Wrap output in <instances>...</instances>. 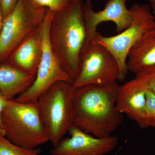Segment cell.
Instances as JSON below:
<instances>
[{"instance_id": "obj_1", "label": "cell", "mask_w": 155, "mask_h": 155, "mask_svg": "<svg viewBox=\"0 0 155 155\" xmlns=\"http://www.w3.org/2000/svg\"><path fill=\"white\" fill-rule=\"evenodd\" d=\"M119 86L116 81L75 89L72 125L98 138L111 136L123 120V114L115 109Z\"/></svg>"}, {"instance_id": "obj_2", "label": "cell", "mask_w": 155, "mask_h": 155, "mask_svg": "<svg viewBox=\"0 0 155 155\" xmlns=\"http://www.w3.org/2000/svg\"><path fill=\"white\" fill-rule=\"evenodd\" d=\"M83 6V0H73L66 8L54 14L50 27L51 48L73 82L80 72L86 38Z\"/></svg>"}, {"instance_id": "obj_3", "label": "cell", "mask_w": 155, "mask_h": 155, "mask_svg": "<svg viewBox=\"0 0 155 155\" xmlns=\"http://www.w3.org/2000/svg\"><path fill=\"white\" fill-rule=\"evenodd\" d=\"M1 117L5 137L14 144L33 149L49 141L37 102L9 101Z\"/></svg>"}, {"instance_id": "obj_4", "label": "cell", "mask_w": 155, "mask_h": 155, "mask_svg": "<svg viewBox=\"0 0 155 155\" xmlns=\"http://www.w3.org/2000/svg\"><path fill=\"white\" fill-rule=\"evenodd\" d=\"M75 90L72 83L58 81L37 101L42 121L54 146L72 126Z\"/></svg>"}, {"instance_id": "obj_5", "label": "cell", "mask_w": 155, "mask_h": 155, "mask_svg": "<svg viewBox=\"0 0 155 155\" xmlns=\"http://www.w3.org/2000/svg\"><path fill=\"white\" fill-rule=\"evenodd\" d=\"M128 10L132 19L128 28L113 36H103L97 31L92 42L102 46L114 56L119 66L120 81L127 76V56L130 48L147 31L155 29V16L149 5L135 3Z\"/></svg>"}, {"instance_id": "obj_6", "label": "cell", "mask_w": 155, "mask_h": 155, "mask_svg": "<svg viewBox=\"0 0 155 155\" xmlns=\"http://www.w3.org/2000/svg\"><path fill=\"white\" fill-rule=\"evenodd\" d=\"M49 9L32 0H19L3 19L0 35V64L6 63L13 51L26 37L42 25Z\"/></svg>"}, {"instance_id": "obj_7", "label": "cell", "mask_w": 155, "mask_h": 155, "mask_svg": "<svg viewBox=\"0 0 155 155\" xmlns=\"http://www.w3.org/2000/svg\"><path fill=\"white\" fill-rule=\"evenodd\" d=\"M54 14V12L49 10L43 24V54L36 78L26 91L14 99V101L18 102H36L39 97L56 82L60 81L73 82L54 55L50 45V27Z\"/></svg>"}, {"instance_id": "obj_8", "label": "cell", "mask_w": 155, "mask_h": 155, "mask_svg": "<svg viewBox=\"0 0 155 155\" xmlns=\"http://www.w3.org/2000/svg\"><path fill=\"white\" fill-rule=\"evenodd\" d=\"M80 72L72 82L75 89L84 85H104L119 80L116 59L101 45L92 43L81 55Z\"/></svg>"}, {"instance_id": "obj_9", "label": "cell", "mask_w": 155, "mask_h": 155, "mask_svg": "<svg viewBox=\"0 0 155 155\" xmlns=\"http://www.w3.org/2000/svg\"><path fill=\"white\" fill-rule=\"evenodd\" d=\"M127 1L109 0L106 3L104 9L98 12H95L94 10L91 0H86L84 3V18L86 38L81 53L91 45L98 26L103 22H114L118 34L130 26L132 19L129 10L126 7Z\"/></svg>"}, {"instance_id": "obj_10", "label": "cell", "mask_w": 155, "mask_h": 155, "mask_svg": "<svg viewBox=\"0 0 155 155\" xmlns=\"http://www.w3.org/2000/svg\"><path fill=\"white\" fill-rule=\"evenodd\" d=\"M71 137L63 138L50 151L51 155H105L115 148L119 142L116 136L96 137L72 125Z\"/></svg>"}, {"instance_id": "obj_11", "label": "cell", "mask_w": 155, "mask_h": 155, "mask_svg": "<svg viewBox=\"0 0 155 155\" xmlns=\"http://www.w3.org/2000/svg\"><path fill=\"white\" fill-rule=\"evenodd\" d=\"M146 82L135 76L123 85H119L116 94L115 109L136 122L140 128H147L145 124Z\"/></svg>"}, {"instance_id": "obj_12", "label": "cell", "mask_w": 155, "mask_h": 155, "mask_svg": "<svg viewBox=\"0 0 155 155\" xmlns=\"http://www.w3.org/2000/svg\"><path fill=\"white\" fill-rule=\"evenodd\" d=\"M42 25L15 49L7 63L24 72L36 75L43 54Z\"/></svg>"}, {"instance_id": "obj_13", "label": "cell", "mask_w": 155, "mask_h": 155, "mask_svg": "<svg viewBox=\"0 0 155 155\" xmlns=\"http://www.w3.org/2000/svg\"><path fill=\"white\" fill-rule=\"evenodd\" d=\"M36 76L7 62L0 64V93L7 101H13L32 85Z\"/></svg>"}, {"instance_id": "obj_14", "label": "cell", "mask_w": 155, "mask_h": 155, "mask_svg": "<svg viewBox=\"0 0 155 155\" xmlns=\"http://www.w3.org/2000/svg\"><path fill=\"white\" fill-rule=\"evenodd\" d=\"M155 65V29L147 31L130 48L127 56V69L137 74Z\"/></svg>"}, {"instance_id": "obj_15", "label": "cell", "mask_w": 155, "mask_h": 155, "mask_svg": "<svg viewBox=\"0 0 155 155\" xmlns=\"http://www.w3.org/2000/svg\"><path fill=\"white\" fill-rule=\"evenodd\" d=\"M39 149L26 148L14 144L5 137L0 136V155H38Z\"/></svg>"}, {"instance_id": "obj_16", "label": "cell", "mask_w": 155, "mask_h": 155, "mask_svg": "<svg viewBox=\"0 0 155 155\" xmlns=\"http://www.w3.org/2000/svg\"><path fill=\"white\" fill-rule=\"evenodd\" d=\"M145 124L147 128L155 129V94L148 89L146 91Z\"/></svg>"}, {"instance_id": "obj_17", "label": "cell", "mask_w": 155, "mask_h": 155, "mask_svg": "<svg viewBox=\"0 0 155 155\" xmlns=\"http://www.w3.org/2000/svg\"><path fill=\"white\" fill-rule=\"evenodd\" d=\"M39 5L47 8L54 13L66 8L73 0H32Z\"/></svg>"}, {"instance_id": "obj_18", "label": "cell", "mask_w": 155, "mask_h": 155, "mask_svg": "<svg viewBox=\"0 0 155 155\" xmlns=\"http://www.w3.org/2000/svg\"><path fill=\"white\" fill-rule=\"evenodd\" d=\"M146 82L148 88L155 94V65L143 69L136 74Z\"/></svg>"}, {"instance_id": "obj_19", "label": "cell", "mask_w": 155, "mask_h": 155, "mask_svg": "<svg viewBox=\"0 0 155 155\" xmlns=\"http://www.w3.org/2000/svg\"><path fill=\"white\" fill-rule=\"evenodd\" d=\"M19 0H0L3 19L13 11Z\"/></svg>"}, {"instance_id": "obj_20", "label": "cell", "mask_w": 155, "mask_h": 155, "mask_svg": "<svg viewBox=\"0 0 155 155\" xmlns=\"http://www.w3.org/2000/svg\"><path fill=\"white\" fill-rule=\"evenodd\" d=\"M8 102L9 101L6 100L0 93V136H5V132L2 122L1 115L3 109L7 105Z\"/></svg>"}, {"instance_id": "obj_21", "label": "cell", "mask_w": 155, "mask_h": 155, "mask_svg": "<svg viewBox=\"0 0 155 155\" xmlns=\"http://www.w3.org/2000/svg\"><path fill=\"white\" fill-rule=\"evenodd\" d=\"M151 10L153 14L155 16V0H148Z\"/></svg>"}, {"instance_id": "obj_22", "label": "cell", "mask_w": 155, "mask_h": 155, "mask_svg": "<svg viewBox=\"0 0 155 155\" xmlns=\"http://www.w3.org/2000/svg\"><path fill=\"white\" fill-rule=\"evenodd\" d=\"M3 22V18L2 14V10H1V5H0V35H1L2 28Z\"/></svg>"}]
</instances>
